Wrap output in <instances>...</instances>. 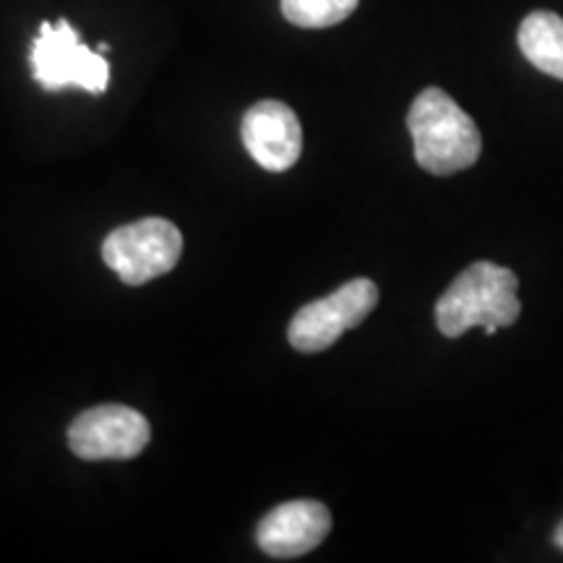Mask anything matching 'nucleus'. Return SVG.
<instances>
[{
	"mask_svg": "<svg viewBox=\"0 0 563 563\" xmlns=\"http://www.w3.org/2000/svg\"><path fill=\"white\" fill-rule=\"evenodd\" d=\"M407 129L415 144V159L431 175L467 170L481 157V131L443 89L428 87L415 97L407 112Z\"/></svg>",
	"mask_w": 563,
	"mask_h": 563,
	"instance_id": "obj_1",
	"label": "nucleus"
},
{
	"mask_svg": "<svg viewBox=\"0 0 563 563\" xmlns=\"http://www.w3.org/2000/svg\"><path fill=\"white\" fill-rule=\"evenodd\" d=\"M519 279L506 266L475 262L456 277L435 302V323L443 336H462L485 323L511 327L522 313L517 298Z\"/></svg>",
	"mask_w": 563,
	"mask_h": 563,
	"instance_id": "obj_2",
	"label": "nucleus"
},
{
	"mask_svg": "<svg viewBox=\"0 0 563 563\" xmlns=\"http://www.w3.org/2000/svg\"><path fill=\"white\" fill-rule=\"evenodd\" d=\"M30 63L34 81L47 91L79 87L89 95H102L110 81L104 55L89 51L66 19L58 24L42 21L37 40L32 42Z\"/></svg>",
	"mask_w": 563,
	"mask_h": 563,
	"instance_id": "obj_3",
	"label": "nucleus"
},
{
	"mask_svg": "<svg viewBox=\"0 0 563 563\" xmlns=\"http://www.w3.org/2000/svg\"><path fill=\"white\" fill-rule=\"evenodd\" d=\"M183 235L170 220L146 217V220L123 224L112 230L102 243V262L121 277L125 285L146 282L173 272L180 262Z\"/></svg>",
	"mask_w": 563,
	"mask_h": 563,
	"instance_id": "obj_4",
	"label": "nucleus"
},
{
	"mask_svg": "<svg viewBox=\"0 0 563 563\" xmlns=\"http://www.w3.org/2000/svg\"><path fill=\"white\" fill-rule=\"evenodd\" d=\"M378 302V287L371 279H350L327 298L308 302L292 316L287 340L298 352H323L340 340L344 332L368 319Z\"/></svg>",
	"mask_w": 563,
	"mask_h": 563,
	"instance_id": "obj_5",
	"label": "nucleus"
},
{
	"mask_svg": "<svg viewBox=\"0 0 563 563\" xmlns=\"http://www.w3.org/2000/svg\"><path fill=\"white\" fill-rule=\"evenodd\" d=\"M152 439L150 420L123 405H100L81 412L68 428V446L79 460H133Z\"/></svg>",
	"mask_w": 563,
	"mask_h": 563,
	"instance_id": "obj_6",
	"label": "nucleus"
},
{
	"mask_svg": "<svg viewBox=\"0 0 563 563\" xmlns=\"http://www.w3.org/2000/svg\"><path fill=\"white\" fill-rule=\"evenodd\" d=\"M241 136L251 157L269 173L290 170L302 152L298 115L277 100H262L249 108L241 123Z\"/></svg>",
	"mask_w": 563,
	"mask_h": 563,
	"instance_id": "obj_7",
	"label": "nucleus"
},
{
	"mask_svg": "<svg viewBox=\"0 0 563 563\" xmlns=\"http://www.w3.org/2000/svg\"><path fill=\"white\" fill-rule=\"evenodd\" d=\"M332 532V514L321 501H287L258 522L256 543L272 559H300Z\"/></svg>",
	"mask_w": 563,
	"mask_h": 563,
	"instance_id": "obj_8",
	"label": "nucleus"
},
{
	"mask_svg": "<svg viewBox=\"0 0 563 563\" xmlns=\"http://www.w3.org/2000/svg\"><path fill=\"white\" fill-rule=\"evenodd\" d=\"M519 51L534 68L563 81V19L553 11H532L517 34Z\"/></svg>",
	"mask_w": 563,
	"mask_h": 563,
	"instance_id": "obj_9",
	"label": "nucleus"
},
{
	"mask_svg": "<svg viewBox=\"0 0 563 563\" xmlns=\"http://www.w3.org/2000/svg\"><path fill=\"white\" fill-rule=\"evenodd\" d=\"M361 0H282V13L300 30H327L352 16Z\"/></svg>",
	"mask_w": 563,
	"mask_h": 563,
	"instance_id": "obj_10",
	"label": "nucleus"
},
{
	"mask_svg": "<svg viewBox=\"0 0 563 563\" xmlns=\"http://www.w3.org/2000/svg\"><path fill=\"white\" fill-rule=\"evenodd\" d=\"M555 545H559L561 548V551H563V522L559 525V530H555Z\"/></svg>",
	"mask_w": 563,
	"mask_h": 563,
	"instance_id": "obj_11",
	"label": "nucleus"
}]
</instances>
